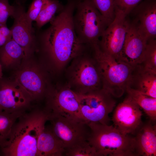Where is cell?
<instances>
[{"mask_svg":"<svg viewBox=\"0 0 156 156\" xmlns=\"http://www.w3.org/2000/svg\"><path fill=\"white\" fill-rule=\"evenodd\" d=\"M143 0H115V8L123 11L127 15Z\"/></svg>","mask_w":156,"mask_h":156,"instance_id":"cell-29","label":"cell"},{"mask_svg":"<svg viewBox=\"0 0 156 156\" xmlns=\"http://www.w3.org/2000/svg\"><path fill=\"white\" fill-rule=\"evenodd\" d=\"M65 155L67 156H97L95 150L87 140L80 142L67 149Z\"/></svg>","mask_w":156,"mask_h":156,"instance_id":"cell-26","label":"cell"},{"mask_svg":"<svg viewBox=\"0 0 156 156\" xmlns=\"http://www.w3.org/2000/svg\"><path fill=\"white\" fill-rule=\"evenodd\" d=\"M14 82L30 102L40 99L45 96L47 91L42 74L33 65H26L18 71Z\"/></svg>","mask_w":156,"mask_h":156,"instance_id":"cell-11","label":"cell"},{"mask_svg":"<svg viewBox=\"0 0 156 156\" xmlns=\"http://www.w3.org/2000/svg\"><path fill=\"white\" fill-rule=\"evenodd\" d=\"M73 73V79L77 85V92L86 94L102 88L101 78L95 60L86 58L81 59Z\"/></svg>","mask_w":156,"mask_h":156,"instance_id":"cell-13","label":"cell"},{"mask_svg":"<svg viewBox=\"0 0 156 156\" xmlns=\"http://www.w3.org/2000/svg\"><path fill=\"white\" fill-rule=\"evenodd\" d=\"M79 93L82 119L87 124L108 125L109 114L116 105L114 97L102 88L86 94Z\"/></svg>","mask_w":156,"mask_h":156,"instance_id":"cell-6","label":"cell"},{"mask_svg":"<svg viewBox=\"0 0 156 156\" xmlns=\"http://www.w3.org/2000/svg\"><path fill=\"white\" fill-rule=\"evenodd\" d=\"M147 40L140 32L136 23L129 22L122 54V60L134 66L143 60Z\"/></svg>","mask_w":156,"mask_h":156,"instance_id":"cell-14","label":"cell"},{"mask_svg":"<svg viewBox=\"0 0 156 156\" xmlns=\"http://www.w3.org/2000/svg\"><path fill=\"white\" fill-rule=\"evenodd\" d=\"M27 109L13 112L0 110V146L1 148L8 141L15 122Z\"/></svg>","mask_w":156,"mask_h":156,"instance_id":"cell-22","label":"cell"},{"mask_svg":"<svg viewBox=\"0 0 156 156\" xmlns=\"http://www.w3.org/2000/svg\"><path fill=\"white\" fill-rule=\"evenodd\" d=\"M64 6L58 0H49L35 21L38 29L50 22L56 13H59L63 10Z\"/></svg>","mask_w":156,"mask_h":156,"instance_id":"cell-23","label":"cell"},{"mask_svg":"<svg viewBox=\"0 0 156 156\" xmlns=\"http://www.w3.org/2000/svg\"><path fill=\"white\" fill-rule=\"evenodd\" d=\"M126 92L133 100L142 109L152 122L156 119V98L152 97L128 86Z\"/></svg>","mask_w":156,"mask_h":156,"instance_id":"cell-20","label":"cell"},{"mask_svg":"<svg viewBox=\"0 0 156 156\" xmlns=\"http://www.w3.org/2000/svg\"><path fill=\"white\" fill-rule=\"evenodd\" d=\"M88 124L90 133L87 141L97 156H138L135 137L122 133L113 125Z\"/></svg>","mask_w":156,"mask_h":156,"instance_id":"cell-3","label":"cell"},{"mask_svg":"<svg viewBox=\"0 0 156 156\" xmlns=\"http://www.w3.org/2000/svg\"><path fill=\"white\" fill-rule=\"evenodd\" d=\"M128 86L156 98V74L146 70L141 64L137 65L133 67Z\"/></svg>","mask_w":156,"mask_h":156,"instance_id":"cell-17","label":"cell"},{"mask_svg":"<svg viewBox=\"0 0 156 156\" xmlns=\"http://www.w3.org/2000/svg\"><path fill=\"white\" fill-rule=\"evenodd\" d=\"M142 36L147 40L156 38V0H143L131 12Z\"/></svg>","mask_w":156,"mask_h":156,"instance_id":"cell-15","label":"cell"},{"mask_svg":"<svg viewBox=\"0 0 156 156\" xmlns=\"http://www.w3.org/2000/svg\"><path fill=\"white\" fill-rule=\"evenodd\" d=\"M23 57H25L23 49L12 38L0 48V60L5 67H8Z\"/></svg>","mask_w":156,"mask_h":156,"instance_id":"cell-21","label":"cell"},{"mask_svg":"<svg viewBox=\"0 0 156 156\" xmlns=\"http://www.w3.org/2000/svg\"><path fill=\"white\" fill-rule=\"evenodd\" d=\"M150 120L142 125L138 130L136 137L138 156L156 155V127Z\"/></svg>","mask_w":156,"mask_h":156,"instance_id":"cell-19","label":"cell"},{"mask_svg":"<svg viewBox=\"0 0 156 156\" xmlns=\"http://www.w3.org/2000/svg\"><path fill=\"white\" fill-rule=\"evenodd\" d=\"M30 102L14 82L0 81V110L8 112L27 109Z\"/></svg>","mask_w":156,"mask_h":156,"instance_id":"cell-16","label":"cell"},{"mask_svg":"<svg viewBox=\"0 0 156 156\" xmlns=\"http://www.w3.org/2000/svg\"><path fill=\"white\" fill-rule=\"evenodd\" d=\"M48 1L33 0L25 14L27 20L30 25L32 26V22L36 21L40 12Z\"/></svg>","mask_w":156,"mask_h":156,"instance_id":"cell-27","label":"cell"},{"mask_svg":"<svg viewBox=\"0 0 156 156\" xmlns=\"http://www.w3.org/2000/svg\"><path fill=\"white\" fill-rule=\"evenodd\" d=\"M63 10L47 28L36 34L42 53L60 69L83 52L85 46L76 33L73 17L76 0H67Z\"/></svg>","mask_w":156,"mask_h":156,"instance_id":"cell-1","label":"cell"},{"mask_svg":"<svg viewBox=\"0 0 156 156\" xmlns=\"http://www.w3.org/2000/svg\"><path fill=\"white\" fill-rule=\"evenodd\" d=\"M141 64L144 68L156 74V40H147L143 61Z\"/></svg>","mask_w":156,"mask_h":156,"instance_id":"cell-24","label":"cell"},{"mask_svg":"<svg viewBox=\"0 0 156 156\" xmlns=\"http://www.w3.org/2000/svg\"><path fill=\"white\" fill-rule=\"evenodd\" d=\"M92 48L101 75L102 88L114 97H121L128 86L134 66L116 60L103 51L99 44L93 45Z\"/></svg>","mask_w":156,"mask_h":156,"instance_id":"cell-4","label":"cell"},{"mask_svg":"<svg viewBox=\"0 0 156 156\" xmlns=\"http://www.w3.org/2000/svg\"><path fill=\"white\" fill-rule=\"evenodd\" d=\"M48 121L43 109H28L14 125L9 139L1 147L6 156H36L39 135Z\"/></svg>","mask_w":156,"mask_h":156,"instance_id":"cell-2","label":"cell"},{"mask_svg":"<svg viewBox=\"0 0 156 156\" xmlns=\"http://www.w3.org/2000/svg\"><path fill=\"white\" fill-rule=\"evenodd\" d=\"M73 21L79 40L91 47L99 44L110 24L90 0H76Z\"/></svg>","mask_w":156,"mask_h":156,"instance_id":"cell-5","label":"cell"},{"mask_svg":"<svg viewBox=\"0 0 156 156\" xmlns=\"http://www.w3.org/2000/svg\"><path fill=\"white\" fill-rule=\"evenodd\" d=\"M127 15L115 8L114 18L104 31L99 44L104 51L117 60H122V54L129 22Z\"/></svg>","mask_w":156,"mask_h":156,"instance_id":"cell-9","label":"cell"},{"mask_svg":"<svg viewBox=\"0 0 156 156\" xmlns=\"http://www.w3.org/2000/svg\"><path fill=\"white\" fill-rule=\"evenodd\" d=\"M66 152L63 144L54 134L50 127L45 126L38 138L36 156H62Z\"/></svg>","mask_w":156,"mask_h":156,"instance_id":"cell-18","label":"cell"},{"mask_svg":"<svg viewBox=\"0 0 156 156\" xmlns=\"http://www.w3.org/2000/svg\"><path fill=\"white\" fill-rule=\"evenodd\" d=\"M15 5V11L12 17L14 22L10 29L12 38L23 49L26 57L34 50L36 42V33L27 20L24 6L17 1Z\"/></svg>","mask_w":156,"mask_h":156,"instance_id":"cell-12","label":"cell"},{"mask_svg":"<svg viewBox=\"0 0 156 156\" xmlns=\"http://www.w3.org/2000/svg\"><path fill=\"white\" fill-rule=\"evenodd\" d=\"M90 0L110 24L115 16V0Z\"/></svg>","mask_w":156,"mask_h":156,"instance_id":"cell-25","label":"cell"},{"mask_svg":"<svg viewBox=\"0 0 156 156\" xmlns=\"http://www.w3.org/2000/svg\"><path fill=\"white\" fill-rule=\"evenodd\" d=\"M15 5H10L8 0H0V23H6L8 18L13 16Z\"/></svg>","mask_w":156,"mask_h":156,"instance_id":"cell-28","label":"cell"},{"mask_svg":"<svg viewBox=\"0 0 156 156\" xmlns=\"http://www.w3.org/2000/svg\"><path fill=\"white\" fill-rule=\"evenodd\" d=\"M12 38L11 31L8 28L6 23H0V48Z\"/></svg>","mask_w":156,"mask_h":156,"instance_id":"cell-30","label":"cell"},{"mask_svg":"<svg viewBox=\"0 0 156 156\" xmlns=\"http://www.w3.org/2000/svg\"><path fill=\"white\" fill-rule=\"evenodd\" d=\"M48 121L54 134L63 143L66 150L77 143L87 140L90 130L84 121L62 116L48 114Z\"/></svg>","mask_w":156,"mask_h":156,"instance_id":"cell-8","label":"cell"},{"mask_svg":"<svg viewBox=\"0 0 156 156\" xmlns=\"http://www.w3.org/2000/svg\"><path fill=\"white\" fill-rule=\"evenodd\" d=\"M2 75V70H1V66L0 63V78L1 77Z\"/></svg>","mask_w":156,"mask_h":156,"instance_id":"cell-31","label":"cell"},{"mask_svg":"<svg viewBox=\"0 0 156 156\" xmlns=\"http://www.w3.org/2000/svg\"><path fill=\"white\" fill-rule=\"evenodd\" d=\"M45 96L47 101L43 109L48 114L60 115L84 121L80 116L78 93L68 87H64L47 90Z\"/></svg>","mask_w":156,"mask_h":156,"instance_id":"cell-7","label":"cell"},{"mask_svg":"<svg viewBox=\"0 0 156 156\" xmlns=\"http://www.w3.org/2000/svg\"><path fill=\"white\" fill-rule=\"evenodd\" d=\"M140 109L127 94L114 109L112 119L113 126L123 134L134 133L142 125Z\"/></svg>","mask_w":156,"mask_h":156,"instance_id":"cell-10","label":"cell"}]
</instances>
